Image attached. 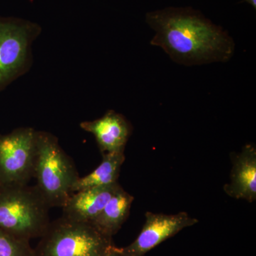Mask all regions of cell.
Here are the masks:
<instances>
[{"label":"cell","instance_id":"cell-1","mask_svg":"<svg viewBox=\"0 0 256 256\" xmlns=\"http://www.w3.org/2000/svg\"><path fill=\"white\" fill-rule=\"evenodd\" d=\"M146 22L154 32L152 46L186 66L226 63L236 44L228 32L191 6H169L148 12Z\"/></svg>","mask_w":256,"mask_h":256},{"label":"cell","instance_id":"cell-2","mask_svg":"<svg viewBox=\"0 0 256 256\" xmlns=\"http://www.w3.org/2000/svg\"><path fill=\"white\" fill-rule=\"evenodd\" d=\"M50 207L36 185L0 184V228L18 238H41L50 223Z\"/></svg>","mask_w":256,"mask_h":256},{"label":"cell","instance_id":"cell-3","mask_svg":"<svg viewBox=\"0 0 256 256\" xmlns=\"http://www.w3.org/2000/svg\"><path fill=\"white\" fill-rule=\"evenodd\" d=\"M34 178L50 208H62L80 178L73 160L62 149L58 138L46 131L36 132Z\"/></svg>","mask_w":256,"mask_h":256},{"label":"cell","instance_id":"cell-4","mask_svg":"<svg viewBox=\"0 0 256 256\" xmlns=\"http://www.w3.org/2000/svg\"><path fill=\"white\" fill-rule=\"evenodd\" d=\"M114 246L112 238L90 222L62 216L50 222L34 249V256H104Z\"/></svg>","mask_w":256,"mask_h":256},{"label":"cell","instance_id":"cell-5","mask_svg":"<svg viewBox=\"0 0 256 256\" xmlns=\"http://www.w3.org/2000/svg\"><path fill=\"white\" fill-rule=\"evenodd\" d=\"M41 32L38 24L0 16V92L31 68L32 46Z\"/></svg>","mask_w":256,"mask_h":256},{"label":"cell","instance_id":"cell-6","mask_svg":"<svg viewBox=\"0 0 256 256\" xmlns=\"http://www.w3.org/2000/svg\"><path fill=\"white\" fill-rule=\"evenodd\" d=\"M36 132L22 127L0 134V184H28L34 178Z\"/></svg>","mask_w":256,"mask_h":256},{"label":"cell","instance_id":"cell-7","mask_svg":"<svg viewBox=\"0 0 256 256\" xmlns=\"http://www.w3.org/2000/svg\"><path fill=\"white\" fill-rule=\"evenodd\" d=\"M198 222L184 212L176 214L148 212L146 222L137 238L128 246L118 248L119 252L122 256H144L164 240Z\"/></svg>","mask_w":256,"mask_h":256},{"label":"cell","instance_id":"cell-8","mask_svg":"<svg viewBox=\"0 0 256 256\" xmlns=\"http://www.w3.org/2000/svg\"><path fill=\"white\" fill-rule=\"evenodd\" d=\"M80 127L95 137L102 154L124 152L132 132L129 121L112 110H108L100 118L82 122Z\"/></svg>","mask_w":256,"mask_h":256},{"label":"cell","instance_id":"cell-9","mask_svg":"<svg viewBox=\"0 0 256 256\" xmlns=\"http://www.w3.org/2000/svg\"><path fill=\"white\" fill-rule=\"evenodd\" d=\"M230 182L224 192L232 198L250 202L256 200V148L247 144L242 151L232 154Z\"/></svg>","mask_w":256,"mask_h":256},{"label":"cell","instance_id":"cell-10","mask_svg":"<svg viewBox=\"0 0 256 256\" xmlns=\"http://www.w3.org/2000/svg\"><path fill=\"white\" fill-rule=\"evenodd\" d=\"M120 186L117 182L74 192L62 206V216L72 220L92 222Z\"/></svg>","mask_w":256,"mask_h":256},{"label":"cell","instance_id":"cell-11","mask_svg":"<svg viewBox=\"0 0 256 256\" xmlns=\"http://www.w3.org/2000/svg\"><path fill=\"white\" fill-rule=\"evenodd\" d=\"M133 201L134 197L120 186L90 223L102 234L112 238L127 220Z\"/></svg>","mask_w":256,"mask_h":256},{"label":"cell","instance_id":"cell-12","mask_svg":"<svg viewBox=\"0 0 256 256\" xmlns=\"http://www.w3.org/2000/svg\"><path fill=\"white\" fill-rule=\"evenodd\" d=\"M102 162L90 174L79 178L74 184L72 192L86 188L108 186L117 183L126 156L124 152L102 154Z\"/></svg>","mask_w":256,"mask_h":256},{"label":"cell","instance_id":"cell-13","mask_svg":"<svg viewBox=\"0 0 256 256\" xmlns=\"http://www.w3.org/2000/svg\"><path fill=\"white\" fill-rule=\"evenodd\" d=\"M0 256H34L30 242L18 238L0 228Z\"/></svg>","mask_w":256,"mask_h":256},{"label":"cell","instance_id":"cell-14","mask_svg":"<svg viewBox=\"0 0 256 256\" xmlns=\"http://www.w3.org/2000/svg\"><path fill=\"white\" fill-rule=\"evenodd\" d=\"M104 256H122L121 255L120 252L118 250V248L116 246H112L110 250L108 252L107 254H106Z\"/></svg>","mask_w":256,"mask_h":256},{"label":"cell","instance_id":"cell-15","mask_svg":"<svg viewBox=\"0 0 256 256\" xmlns=\"http://www.w3.org/2000/svg\"><path fill=\"white\" fill-rule=\"evenodd\" d=\"M244 1L250 4L254 9H256V0H244Z\"/></svg>","mask_w":256,"mask_h":256}]
</instances>
